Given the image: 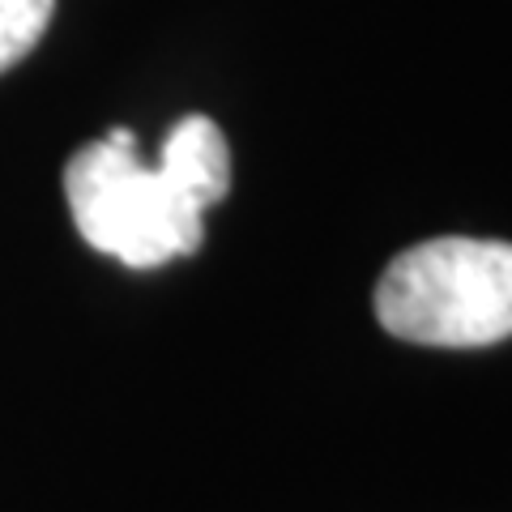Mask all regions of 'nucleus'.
<instances>
[{"mask_svg": "<svg viewBox=\"0 0 512 512\" xmlns=\"http://www.w3.org/2000/svg\"><path fill=\"white\" fill-rule=\"evenodd\" d=\"M380 325L419 346L512 338V244L440 235L393 256L376 286Z\"/></svg>", "mask_w": 512, "mask_h": 512, "instance_id": "nucleus-1", "label": "nucleus"}, {"mask_svg": "<svg viewBox=\"0 0 512 512\" xmlns=\"http://www.w3.org/2000/svg\"><path fill=\"white\" fill-rule=\"evenodd\" d=\"M64 197L86 244L128 269H158L175 256H192L205 239V214L158 163H141L128 128H111L69 158Z\"/></svg>", "mask_w": 512, "mask_h": 512, "instance_id": "nucleus-2", "label": "nucleus"}, {"mask_svg": "<svg viewBox=\"0 0 512 512\" xmlns=\"http://www.w3.org/2000/svg\"><path fill=\"white\" fill-rule=\"evenodd\" d=\"M158 167L201 214L231 192V146L210 116H184L175 124L158 150Z\"/></svg>", "mask_w": 512, "mask_h": 512, "instance_id": "nucleus-3", "label": "nucleus"}, {"mask_svg": "<svg viewBox=\"0 0 512 512\" xmlns=\"http://www.w3.org/2000/svg\"><path fill=\"white\" fill-rule=\"evenodd\" d=\"M56 0H0V73L39 47Z\"/></svg>", "mask_w": 512, "mask_h": 512, "instance_id": "nucleus-4", "label": "nucleus"}]
</instances>
